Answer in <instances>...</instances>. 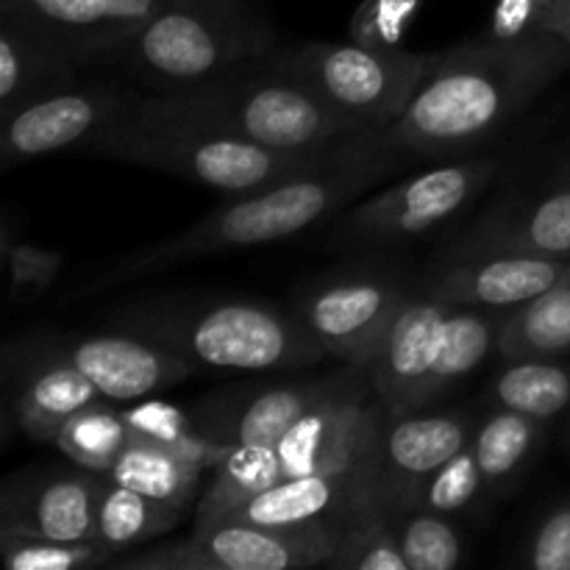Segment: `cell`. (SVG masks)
<instances>
[{
  "instance_id": "d590c367",
  "label": "cell",
  "mask_w": 570,
  "mask_h": 570,
  "mask_svg": "<svg viewBox=\"0 0 570 570\" xmlns=\"http://www.w3.org/2000/svg\"><path fill=\"white\" fill-rule=\"evenodd\" d=\"M482 488L484 476L482 471H479L473 445L468 443L460 454L451 456L440 471H434L432 476L423 482V488L417 490V499L412 507H423V510H432L451 518L456 515V512H465L468 507L476 504Z\"/></svg>"
},
{
  "instance_id": "6da1fadb",
  "label": "cell",
  "mask_w": 570,
  "mask_h": 570,
  "mask_svg": "<svg viewBox=\"0 0 570 570\" xmlns=\"http://www.w3.org/2000/svg\"><path fill=\"white\" fill-rule=\"evenodd\" d=\"M570 65L562 37L499 45L488 39L432 56L410 109L390 128L401 150L456 156L476 150L510 126Z\"/></svg>"
},
{
  "instance_id": "2e32d148",
  "label": "cell",
  "mask_w": 570,
  "mask_h": 570,
  "mask_svg": "<svg viewBox=\"0 0 570 570\" xmlns=\"http://www.w3.org/2000/svg\"><path fill=\"white\" fill-rule=\"evenodd\" d=\"M379 499L376 456L365 465L328 473L287 476L262 490L256 499L226 515L223 521L262 523V527H343L345 518ZM384 507V504H382Z\"/></svg>"
},
{
  "instance_id": "cb8c5ba5",
  "label": "cell",
  "mask_w": 570,
  "mask_h": 570,
  "mask_svg": "<svg viewBox=\"0 0 570 570\" xmlns=\"http://www.w3.org/2000/svg\"><path fill=\"white\" fill-rule=\"evenodd\" d=\"M570 351V282L546 289L501 321L499 354L504 360H551Z\"/></svg>"
},
{
  "instance_id": "8992f818",
  "label": "cell",
  "mask_w": 570,
  "mask_h": 570,
  "mask_svg": "<svg viewBox=\"0 0 570 570\" xmlns=\"http://www.w3.org/2000/svg\"><path fill=\"white\" fill-rule=\"evenodd\" d=\"M271 61L301 78L332 109L365 131H390L410 109L432 56L404 48H367L360 42H323L301 45Z\"/></svg>"
},
{
  "instance_id": "ba28073f",
  "label": "cell",
  "mask_w": 570,
  "mask_h": 570,
  "mask_svg": "<svg viewBox=\"0 0 570 570\" xmlns=\"http://www.w3.org/2000/svg\"><path fill=\"white\" fill-rule=\"evenodd\" d=\"M340 529L332 527H262L217 521L195 527L178 543L111 560L122 570H295L326 568Z\"/></svg>"
},
{
  "instance_id": "74e56055",
  "label": "cell",
  "mask_w": 570,
  "mask_h": 570,
  "mask_svg": "<svg viewBox=\"0 0 570 570\" xmlns=\"http://www.w3.org/2000/svg\"><path fill=\"white\" fill-rule=\"evenodd\" d=\"M3 254L9 259L11 304H26V301L42 295L65 265V254L59 250L39 248L31 243H11L9 234L3 237Z\"/></svg>"
},
{
  "instance_id": "5b68a950",
  "label": "cell",
  "mask_w": 570,
  "mask_h": 570,
  "mask_svg": "<svg viewBox=\"0 0 570 570\" xmlns=\"http://www.w3.org/2000/svg\"><path fill=\"white\" fill-rule=\"evenodd\" d=\"M271 45V26L245 0H167L115 59L154 92H181L259 65Z\"/></svg>"
},
{
  "instance_id": "52a82bcc",
  "label": "cell",
  "mask_w": 570,
  "mask_h": 570,
  "mask_svg": "<svg viewBox=\"0 0 570 570\" xmlns=\"http://www.w3.org/2000/svg\"><path fill=\"white\" fill-rule=\"evenodd\" d=\"M193 365L217 371H278L315 362L323 354L304 321L254 301H223L206 309L159 317L142 326Z\"/></svg>"
},
{
  "instance_id": "9a60e30c",
  "label": "cell",
  "mask_w": 570,
  "mask_h": 570,
  "mask_svg": "<svg viewBox=\"0 0 570 570\" xmlns=\"http://www.w3.org/2000/svg\"><path fill=\"white\" fill-rule=\"evenodd\" d=\"M473 440L471 421L456 412L443 415H384L376 445L379 499L384 510H406L434 471L460 454Z\"/></svg>"
},
{
  "instance_id": "7c38bea8",
  "label": "cell",
  "mask_w": 570,
  "mask_h": 570,
  "mask_svg": "<svg viewBox=\"0 0 570 570\" xmlns=\"http://www.w3.org/2000/svg\"><path fill=\"white\" fill-rule=\"evenodd\" d=\"M449 306L432 293L426 298H406L384 332L365 367L384 415H404L432 404L429 382L443 345Z\"/></svg>"
},
{
  "instance_id": "1f68e13d",
  "label": "cell",
  "mask_w": 570,
  "mask_h": 570,
  "mask_svg": "<svg viewBox=\"0 0 570 570\" xmlns=\"http://www.w3.org/2000/svg\"><path fill=\"white\" fill-rule=\"evenodd\" d=\"M59 61L67 59L56 53L50 45H45L37 33L3 14V31H0V104H3V115L28 104L31 89Z\"/></svg>"
},
{
  "instance_id": "603a6c76",
  "label": "cell",
  "mask_w": 570,
  "mask_h": 570,
  "mask_svg": "<svg viewBox=\"0 0 570 570\" xmlns=\"http://www.w3.org/2000/svg\"><path fill=\"white\" fill-rule=\"evenodd\" d=\"M212 471L209 488L198 501L195 527L223 521L245 501L284 479L276 445H228Z\"/></svg>"
},
{
  "instance_id": "e0dca14e",
  "label": "cell",
  "mask_w": 570,
  "mask_h": 570,
  "mask_svg": "<svg viewBox=\"0 0 570 570\" xmlns=\"http://www.w3.org/2000/svg\"><path fill=\"white\" fill-rule=\"evenodd\" d=\"M570 282V259L523 250H473L434 282L432 295L454 306L512 312Z\"/></svg>"
},
{
  "instance_id": "836d02e7",
  "label": "cell",
  "mask_w": 570,
  "mask_h": 570,
  "mask_svg": "<svg viewBox=\"0 0 570 570\" xmlns=\"http://www.w3.org/2000/svg\"><path fill=\"white\" fill-rule=\"evenodd\" d=\"M0 554L9 570H81L115 560V551L98 540H53L6 527H0Z\"/></svg>"
},
{
  "instance_id": "4fadbf2b",
  "label": "cell",
  "mask_w": 570,
  "mask_h": 570,
  "mask_svg": "<svg viewBox=\"0 0 570 570\" xmlns=\"http://www.w3.org/2000/svg\"><path fill=\"white\" fill-rule=\"evenodd\" d=\"M404 301V289L384 278H343L312 289L301 321L326 354L365 371Z\"/></svg>"
},
{
  "instance_id": "30bf717a",
  "label": "cell",
  "mask_w": 570,
  "mask_h": 570,
  "mask_svg": "<svg viewBox=\"0 0 570 570\" xmlns=\"http://www.w3.org/2000/svg\"><path fill=\"white\" fill-rule=\"evenodd\" d=\"M384 410L365 371L351 367L340 387L317 401L282 440L284 479L365 465L376 456Z\"/></svg>"
},
{
  "instance_id": "277c9868",
  "label": "cell",
  "mask_w": 570,
  "mask_h": 570,
  "mask_svg": "<svg viewBox=\"0 0 570 570\" xmlns=\"http://www.w3.org/2000/svg\"><path fill=\"white\" fill-rule=\"evenodd\" d=\"M150 98L173 115L282 154H328L376 134L332 109L301 78L278 70L271 56L223 81L181 92H154Z\"/></svg>"
},
{
  "instance_id": "3957f363",
  "label": "cell",
  "mask_w": 570,
  "mask_h": 570,
  "mask_svg": "<svg viewBox=\"0 0 570 570\" xmlns=\"http://www.w3.org/2000/svg\"><path fill=\"white\" fill-rule=\"evenodd\" d=\"M379 134L384 131L371 134V137L345 145L340 150H328V154H282V150H271L265 145L237 137V134L173 115L150 95L145 98L131 95L122 115L104 134H98L87 150L173 173V176L200 184V187L215 189L226 198H237V195L259 193L284 178L326 165L334 156L345 154Z\"/></svg>"
},
{
  "instance_id": "f546056e",
  "label": "cell",
  "mask_w": 570,
  "mask_h": 570,
  "mask_svg": "<svg viewBox=\"0 0 570 570\" xmlns=\"http://www.w3.org/2000/svg\"><path fill=\"white\" fill-rule=\"evenodd\" d=\"M495 404L546 423L570 404V371L549 360H515L495 376Z\"/></svg>"
},
{
  "instance_id": "8fae6325",
  "label": "cell",
  "mask_w": 570,
  "mask_h": 570,
  "mask_svg": "<svg viewBox=\"0 0 570 570\" xmlns=\"http://www.w3.org/2000/svg\"><path fill=\"white\" fill-rule=\"evenodd\" d=\"M128 100L131 95L104 87H67L31 98L6 115L3 165L59 150H87L92 139L122 115Z\"/></svg>"
},
{
  "instance_id": "d4e9b609",
  "label": "cell",
  "mask_w": 570,
  "mask_h": 570,
  "mask_svg": "<svg viewBox=\"0 0 570 570\" xmlns=\"http://www.w3.org/2000/svg\"><path fill=\"white\" fill-rule=\"evenodd\" d=\"M181 515L184 507L167 504L106 476L98 499V518H95V540L120 554L173 529Z\"/></svg>"
},
{
  "instance_id": "7402d4cb",
  "label": "cell",
  "mask_w": 570,
  "mask_h": 570,
  "mask_svg": "<svg viewBox=\"0 0 570 570\" xmlns=\"http://www.w3.org/2000/svg\"><path fill=\"white\" fill-rule=\"evenodd\" d=\"M204 471L206 465H200L193 456L131 432L126 449L106 476L111 482L187 510V504L198 493Z\"/></svg>"
},
{
  "instance_id": "9c48e42d",
  "label": "cell",
  "mask_w": 570,
  "mask_h": 570,
  "mask_svg": "<svg viewBox=\"0 0 570 570\" xmlns=\"http://www.w3.org/2000/svg\"><path fill=\"white\" fill-rule=\"evenodd\" d=\"M495 167L499 161L490 156H473L404 178L356 206L340 237L348 245H390L423 237L460 215L488 187Z\"/></svg>"
},
{
  "instance_id": "ac0fdd59",
  "label": "cell",
  "mask_w": 570,
  "mask_h": 570,
  "mask_svg": "<svg viewBox=\"0 0 570 570\" xmlns=\"http://www.w3.org/2000/svg\"><path fill=\"white\" fill-rule=\"evenodd\" d=\"M100 473H39L9 482L0 527L53 540H95Z\"/></svg>"
},
{
  "instance_id": "f1b7e54d",
  "label": "cell",
  "mask_w": 570,
  "mask_h": 570,
  "mask_svg": "<svg viewBox=\"0 0 570 570\" xmlns=\"http://www.w3.org/2000/svg\"><path fill=\"white\" fill-rule=\"evenodd\" d=\"M128 438H131V426L126 421V412L111 410L98 399L67 417L56 432L53 443L59 445L61 454H67V460L81 465L83 471L106 476L126 449Z\"/></svg>"
},
{
  "instance_id": "83f0119b",
  "label": "cell",
  "mask_w": 570,
  "mask_h": 570,
  "mask_svg": "<svg viewBox=\"0 0 570 570\" xmlns=\"http://www.w3.org/2000/svg\"><path fill=\"white\" fill-rule=\"evenodd\" d=\"M540 443V423L499 406L493 415L484 417L473 432V454H476L479 471L484 476V488H501L510 484Z\"/></svg>"
},
{
  "instance_id": "ffe728a7",
  "label": "cell",
  "mask_w": 570,
  "mask_h": 570,
  "mask_svg": "<svg viewBox=\"0 0 570 570\" xmlns=\"http://www.w3.org/2000/svg\"><path fill=\"white\" fill-rule=\"evenodd\" d=\"M343 376L295 382L271 387L248 401L217 406L198 417V429L217 445H278V440L328 393L340 387Z\"/></svg>"
},
{
  "instance_id": "7a4b0ae2",
  "label": "cell",
  "mask_w": 570,
  "mask_h": 570,
  "mask_svg": "<svg viewBox=\"0 0 570 570\" xmlns=\"http://www.w3.org/2000/svg\"><path fill=\"white\" fill-rule=\"evenodd\" d=\"M390 131L334 156L332 161L293 178L273 184L250 195H237L215 212L176 234L167 243L139 250L137 256L122 262L111 278L137 276V273L161 271L178 262L200 259V256L220 254V250L250 248V245L278 243L304 234L306 228L337 215L351 198L387 176L393 161L387 150H395Z\"/></svg>"
},
{
  "instance_id": "60d3db41",
  "label": "cell",
  "mask_w": 570,
  "mask_h": 570,
  "mask_svg": "<svg viewBox=\"0 0 570 570\" xmlns=\"http://www.w3.org/2000/svg\"><path fill=\"white\" fill-rule=\"evenodd\" d=\"M551 33L566 39L570 48V0H560V6H557V14L551 20Z\"/></svg>"
},
{
  "instance_id": "4316f807",
  "label": "cell",
  "mask_w": 570,
  "mask_h": 570,
  "mask_svg": "<svg viewBox=\"0 0 570 570\" xmlns=\"http://www.w3.org/2000/svg\"><path fill=\"white\" fill-rule=\"evenodd\" d=\"M501 321L504 317H495L493 312L476 306H449L443 345L429 382V401L449 393L462 379L471 376L493 351H499Z\"/></svg>"
},
{
  "instance_id": "4dcf8cb0",
  "label": "cell",
  "mask_w": 570,
  "mask_h": 570,
  "mask_svg": "<svg viewBox=\"0 0 570 570\" xmlns=\"http://www.w3.org/2000/svg\"><path fill=\"white\" fill-rule=\"evenodd\" d=\"M326 568L334 570H410L395 534L393 515L382 504H367L345 518Z\"/></svg>"
},
{
  "instance_id": "d6a6232c",
  "label": "cell",
  "mask_w": 570,
  "mask_h": 570,
  "mask_svg": "<svg viewBox=\"0 0 570 570\" xmlns=\"http://www.w3.org/2000/svg\"><path fill=\"white\" fill-rule=\"evenodd\" d=\"M393 527L410 570H454L460 568L465 546L449 515L406 507L393 512Z\"/></svg>"
},
{
  "instance_id": "8d00e7d4",
  "label": "cell",
  "mask_w": 570,
  "mask_h": 570,
  "mask_svg": "<svg viewBox=\"0 0 570 570\" xmlns=\"http://www.w3.org/2000/svg\"><path fill=\"white\" fill-rule=\"evenodd\" d=\"M421 6L423 0H365L351 17L348 39L367 48H404V37Z\"/></svg>"
},
{
  "instance_id": "44dd1931",
  "label": "cell",
  "mask_w": 570,
  "mask_h": 570,
  "mask_svg": "<svg viewBox=\"0 0 570 570\" xmlns=\"http://www.w3.org/2000/svg\"><path fill=\"white\" fill-rule=\"evenodd\" d=\"M98 399L104 395L72 365L70 356H53L20 379V387L14 390V417L33 440L53 443L61 423Z\"/></svg>"
},
{
  "instance_id": "484cf974",
  "label": "cell",
  "mask_w": 570,
  "mask_h": 570,
  "mask_svg": "<svg viewBox=\"0 0 570 570\" xmlns=\"http://www.w3.org/2000/svg\"><path fill=\"white\" fill-rule=\"evenodd\" d=\"M476 250H523V254L570 259V184L551 189L512 220L495 223Z\"/></svg>"
},
{
  "instance_id": "5bb4252c",
  "label": "cell",
  "mask_w": 570,
  "mask_h": 570,
  "mask_svg": "<svg viewBox=\"0 0 570 570\" xmlns=\"http://www.w3.org/2000/svg\"><path fill=\"white\" fill-rule=\"evenodd\" d=\"M167 0H3V14L70 59L115 56Z\"/></svg>"
},
{
  "instance_id": "d6986e66",
  "label": "cell",
  "mask_w": 570,
  "mask_h": 570,
  "mask_svg": "<svg viewBox=\"0 0 570 570\" xmlns=\"http://www.w3.org/2000/svg\"><path fill=\"white\" fill-rule=\"evenodd\" d=\"M67 356L72 365L98 387L104 399L137 401L145 395L181 382L193 371V362L165 343H150L122 334L78 340Z\"/></svg>"
},
{
  "instance_id": "e575fe53",
  "label": "cell",
  "mask_w": 570,
  "mask_h": 570,
  "mask_svg": "<svg viewBox=\"0 0 570 570\" xmlns=\"http://www.w3.org/2000/svg\"><path fill=\"white\" fill-rule=\"evenodd\" d=\"M126 421L134 434H142V438L156 440V443L170 445V449L193 456V460H198L206 468H215L217 460L226 454V445H217L215 440L206 438L189 421V415H184L176 406L161 404V401H148L142 406H134V410L126 412Z\"/></svg>"
},
{
  "instance_id": "ab89813d",
  "label": "cell",
  "mask_w": 570,
  "mask_h": 570,
  "mask_svg": "<svg viewBox=\"0 0 570 570\" xmlns=\"http://www.w3.org/2000/svg\"><path fill=\"white\" fill-rule=\"evenodd\" d=\"M527 566L534 570H570V501L546 512L527 546Z\"/></svg>"
},
{
  "instance_id": "f35d334b",
  "label": "cell",
  "mask_w": 570,
  "mask_h": 570,
  "mask_svg": "<svg viewBox=\"0 0 570 570\" xmlns=\"http://www.w3.org/2000/svg\"><path fill=\"white\" fill-rule=\"evenodd\" d=\"M560 0H499L482 39L499 45L532 42L549 37Z\"/></svg>"
}]
</instances>
